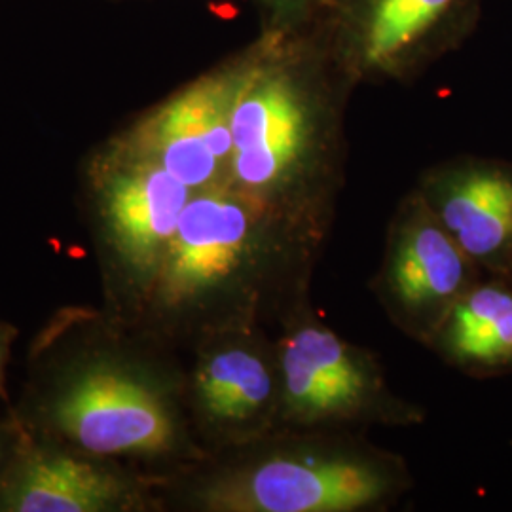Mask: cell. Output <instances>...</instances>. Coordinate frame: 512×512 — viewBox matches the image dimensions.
Returning <instances> with one entry per match:
<instances>
[{"mask_svg": "<svg viewBox=\"0 0 512 512\" xmlns=\"http://www.w3.org/2000/svg\"><path fill=\"white\" fill-rule=\"evenodd\" d=\"M57 427L97 456L156 454L169 448L173 423L141 382L109 368L80 374L54 404Z\"/></svg>", "mask_w": 512, "mask_h": 512, "instance_id": "cell-1", "label": "cell"}, {"mask_svg": "<svg viewBox=\"0 0 512 512\" xmlns=\"http://www.w3.org/2000/svg\"><path fill=\"white\" fill-rule=\"evenodd\" d=\"M384 488V478L365 463L272 459L217 484L207 505L222 511H351L376 501Z\"/></svg>", "mask_w": 512, "mask_h": 512, "instance_id": "cell-2", "label": "cell"}, {"mask_svg": "<svg viewBox=\"0 0 512 512\" xmlns=\"http://www.w3.org/2000/svg\"><path fill=\"white\" fill-rule=\"evenodd\" d=\"M238 92L226 80H203L175 97L148 124V158L181 183L203 188L232 156V109Z\"/></svg>", "mask_w": 512, "mask_h": 512, "instance_id": "cell-3", "label": "cell"}, {"mask_svg": "<svg viewBox=\"0 0 512 512\" xmlns=\"http://www.w3.org/2000/svg\"><path fill=\"white\" fill-rule=\"evenodd\" d=\"M192 188L154 160L112 173L101 188L103 219L118 253L137 272L162 266Z\"/></svg>", "mask_w": 512, "mask_h": 512, "instance_id": "cell-4", "label": "cell"}, {"mask_svg": "<svg viewBox=\"0 0 512 512\" xmlns=\"http://www.w3.org/2000/svg\"><path fill=\"white\" fill-rule=\"evenodd\" d=\"M249 236L251 217L238 200L219 192L192 196L160 266L165 300L183 302L232 274Z\"/></svg>", "mask_w": 512, "mask_h": 512, "instance_id": "cell-5", "label": "cell"}, {"mask_svg": "<svg viewBox=\"0 0 512 512\" xmlns=\"http://www.w3.org/2000/svg\"><path fill=\"white\" fill-rule=\"evenodd\" d=\"M230 128L236 179L249 188H264L275 183L300 154L306 116L285 80L266 78L238 93Z\"/></svg>", "mask_w": 512, "mask_h": 512, "instance_id": "cell-6", "label": "cell"}, {"mask_svg": "<svg viewBox=\"0 0 512 512\" xmlns=\"http://www.w3.org/2000/svg\"><path fill=\"white\" fill-rule=\"evenodd\" d=\"M439 220L473 262L512 268V169L480 164L454 173Z\"/></svg>", "mask_w": 512, "mask_h": 512, "instance_id": "cell-7", "label": "cell"}, {"mask_svg": "<svg viewBox=\"0 0 512 512\" xmlns=\"http://www.w3.org/2000/svg\"><path fill=\"white\" fill-rule=\"evenodd\" d=\"M128 490L120 478L88 461L29 452L0 494V511L99 512L120 509Z\"/></svg>", "mask_w": 512, "mask_h": 512, "instance_id": "cell-8", "label": "cell"}, {"mask_svg": "<svg viewBox=\"0 0 512 512\" xmlns=\"http://www.w3.org/2000/svg\"><path fill=\"white\" fill-rule=\"evenodd\" d=\"M283 384L291 410L306 418L351 412L363 401L366 378L330 330L304 327L283 349Z\"/></svg>", "mask_w": 512, "mask_h": 512, "instance_id": "cell-9", "label": "cell"}, {"mask_svg": "<svg viewBox=\"0 0 512 512\" xmlns=\"http://www.w3.org/2000/svg\"><path fill=\"white\" fill-rule=\"evenodd\" d=\"M389 279L406 308H450L473 285V260L433 217L410 222L397 239Z\"/></svg>", "mask_w": 512, "mask_h": 512, "instance_id": "cell-10", "label": "cell"}, {"mask_svg": "<svg viewBox=\"0 0 512 512\" xmlns=\"http://www.w3.org/2000/svg\"><path fill=\"white\" fill-rule=\"evenodd\" d=\"M446 346L459 363L480 370L512 366V285H471L448 311Z\"/></svg>", "mask_w": 512, "mask_h": 512, "instance_id": "cell-11", "label": "cell"}, {"mask_svg": "<svg viewBox=\"0 0 512 512\" xmlns=\"http://www.w3.org/2000/svg\"><path fill=\"white\" fill-rule=\"evenodd\" d=\"M198 397L213 420L238 423L258 414L272 397V376L247 349H222L198 372Z\"/></svg>", "mask_w": 512, "mask_h": 512, "instance_id": "cell-12", "label": "cell"}, {"mask_svg": "<svg viewBox=\"0 0 512 512\" xmlns=\"http://www.w3.org/2000/svg\"><path fill=\"white\" fill-rule=\"evenodd\" d=\"M454 4L456 0H376L366 29V61L385 63L403 52Z\"/></svg>", "mask_w": 512, "mask_h": 512, "instance_id": "cell-13", "label": "cell"}, {"mask_svg": "<svg viewBox=\"0 0 512 512\" xmlns=\"http://www.w3.org/2000/svg\"><path fill=\"white\" fill-rule=\"evenodd\" d=\"M10 340H12V330L0 327V389H2V382H4V366H6V359H8Z\"/></svg>", "mask_w": 512, "mask_h": 512, "instance_id": "cell-14", "label": "cell"}]
</instances>
